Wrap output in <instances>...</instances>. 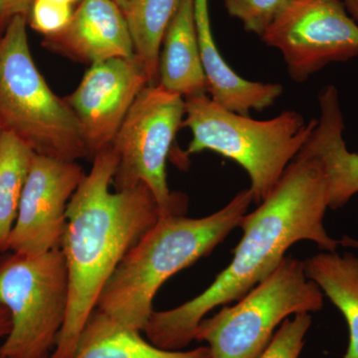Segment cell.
<instances>
[{"mask_svg":"<svg viewBox=\"0 0 358 358\" xmlns=\"http://www.w3.org/2000/svg\"><path fill=\"white\" fill-rule=\"evenodd\" d=\"M329 208L324 164L301 150L267 199L242 218L243 236L229 265L192 300L152 313L143 331L148 341L166 350L186 348L207 313L240 300L279 267L296 242L312 241L322 251L336 252L338 240L329 236L324 224Z\"/></svg>","mask_w":358,"mask_h":358,"instance_id":"1","label":"cell"},{"mask_svg":"<svg viewBox=\"0 0 358 358\" xmlns=\"http://www.w3.org/2000/svg\"><path fill=\"white\" fill-rule=\"evenodd\" d=\"M117 166L110 145L99 152L68 204L60 249L67 265L69 301L50 358H73L103 287L160 217L157 200L143 183L110 192Z\"/></svg>","mask_w":358,"mask_h":358,"instance_id":"2","label":"cell"},{"mask_svg":"<svg viewBox=\"0 0 358 358\" xmlns=\"http://www.w3.org/2000/svg\"><path fill=\"white\" fill-rule=\"evenodd\" d=\"M253 202L250 188L220 210L202 218L160 216L122 259L103 287L96 308L129 329L143 331L160 287L208 256L238 227Z\"/></svg>","mask_w":358,"mask_h":358,"instance_id":"3","label":"cell"},{"mask_svg":"<svg viewBox=\"0 0 358 358\" xmlns=\"http://www.w3.org/2000/svg\"><path fill=\"white\" fill-rule=\"evenodd\" d=\"M182 127L192 134L185 155L216 152L233 160L248 173L253 201H264L315 129L296 110L257 121L225 109L207 95L186 96Z\"/></svg>","mask_w":358,"mask_h":358,"instance_id":"4","label":"cell"},{"mask_svg":"<svg viewBox=\"0 0 358 358\" xmlns=\"http://www.w3.org/2000/svg\"><path fill=\"white\" fill-rule=\"evenodd\" d=\"M27 18L0 35V122L35 154L76 162L89 157L74 114L45 81L28 43Z\"/></svg>","mask_w":358,"mask_h":358,"instance_id":"5","label":"cell"},{"mask_svg":"<svg viewBox=\"0 0 358 358\" xmlns=\"http://www.w3.org/2000/svg\"><path fill=\"white\" fill-rule=\"evenodd\" d=\"M322 307L324 293L308 279L305 264L286 256L237 303L202 320L195 341L208 343L213 358H260L282 322Z\"/></svg>","mask_w":358,"mask_h":358,"instance_id":"6","label":"cell"},{"mask_svg":"<svg viewBox=\"0 0 358 358\" xmlns=\"http://www.w3.org/2000/svg\"><path fill=\"white\" fill-rule=\"evenodd\" d=\"M68 301L69 278L61 249L0 256V303L11 317L0 358L50 357Z\"/></svg>","mask_w":358,"mask_h":358,"instance_id":"7","label":"cell"},{"mask_svg":"<svg viewBox=\"0 0 358 358\" xmlns=\"http://www.w3.org/2000/svg\"><path fill=\"white\" fill-rule=\"evenodd\" d=\"M185 115L183 96L148 85L129 110L110 143L117 159L115 190L143 183L154 194L160 216L185 214L187 199L167 185L166 162Z\"/></svg>","mask_w":358,"mask_h":358,"instance_id":"8","label":"cell"},{"mask_svg":"<svg viewBox=\"0 0 358 358\" xmlns=\"http://www.w3.org/2000/svg\"><path fill=\"white\" fill-rule=\"evenodd\" d=\"M261 39L281 52L298 83L358 56V24L341 0H288Z\"/></svg>","mask_w":358,"mask_h":358,"instance_id":"9","label":"cell"},{"mask_svg":"<svg viewBox=\"0 0 358 358\" xmlns=\"http://www.w3.org/2000/svg\"><path fill=\"white\" fill-rule=\"evenodd\" d=\"M152 85L141 58H113L91 65L64 99L76 117L89 157L110 147L141 92Z\"/></svg>","mask_w":358,"mask_h":358,"instance_id":"10","label":"cell"},{"mask_svg":"<svg viewBox=\"0 0 358 358\" xmlns=\"http://www.w3.org/2000/svg\"><path fill=\"white\" fill-rule=\"evenodd\" d=\"M85 176L76 162L35 155L7 251L41 254L60 249L68 204Z\"/></svg>","mask_w":358,"mask_h":358,"instance_id":"11","label":"cell"},{"mask_svg":"<svg viewBox=\"0 0 358 358\" xmlns=\"http://www.w3.org/2000/svg\"><path fill=\"white\" fill-rule=\"evenodd\" d=\"M43 45L91 65L136 55L128 21L114 0H81L64 29L45 36Z\"/></svg>","mask_w":358,"mask_h":358,"instance_id":"12","label":"cell"},{"mask_svg":"<svg viewBox=\"0 0 358 358\" xmlns=\"http://www.w3.org/2000/svg\"><path fill=\"white\" fill-rule=\"evenodd\" d=\"M195 22L200 59L206 79L207 93L225 109L249 115L274 105L282 94L281 84L249 81L239 76L221 55L212 32L209 0H195Z\"/></svg>","mask_w":358,"mask_h":358,"instance_id":"13","label":"cell"},{"mask_svg":"<svg viewBox=\"0 0 358 358\" xmlns=\"http://www.w3.org/2000/svg\"><path fill=\"white\" fill-rule=\"evenodd\" d=\"M320 115L301 150L319 157L326 171L329 208L345 206L358 193V154L343 140L345 120L338 89L327 86L319 95Z\"/></svg>","mask_w":358,"mask_h":358,"instance_id":"14","label":"cell"},{"mask_svg":"<svg viewBox=\"0 0 358 358\" xmlns=\"http://www.w3.org/2000/svg\"><path fill=\"white\" fill-rule=\"evenodd\" d=\"M195 0H180L162 38L159 84L186 96L207 94L200 59L194 11Z\"/></svg>","mask_w":358,"mask_h":358,"instance_id":"15","label":"cell"},{"mask_svg":"<svg viewBox=\"0 0 358 358\" xmlns=\"http://www.w3.org/2000/svg\"><path fill=\"white\" fill-rule=\"evenodd\" d=\"M73 358H213L208 346L188 352L166 350L145 341L141 331L129 329L95 308L78 341Z\"/></svg>","mask_w":358,"mask_h":358,"instance_id":"16","label":"cell"},{"mask_svg":"<svg viewBox=\"0 0 358 358\" xmlns=\"http://www.w3.org/2000/svg\"><path fill=\"white\" fill-rule=\"evenodd\" d=\"M306 274L343 313L350 331L343 358H358V257L322 252L303 261Z\"/></svg>","mask_w":358,"mask_h":358,"instance_id":"17","label":"cell"},{"mask_svg":"<svg viewBox=\"0 0 358 358\" xmlns=\"http://www.w3.org/2000/svg\"><path fill=\"white\" fill-rule=\"evenodd\" d=\"M35 152L15 134L0 133V253L7 252L9 235Z\"/></svg>","mask_w":358,"mask_h":358,"instance_id":"18","label":"cell"},{"mask_svg":"<svg viewBox=\"0 0 358 358\" xmlns=\"http://www.w3.org/2000/svg\"><path fill=\"white\" fill-rule=\"evenodd\" d=\"M180 0H128L124 13L133 38L134 54L143 60L152 85L159 84L162 38Z\"/></svg>","mask_w":358,"mask_h":358,"instance_id":"19","label":"cell"},{"mask_svg":"<svg viewBox=\"0 0 358 358\" xmlns=\"http://www.w3.org/2000/svg\"><path fill=\"white\" fill-rule=\"evenodd\" d=\"M232 17L241 21L245 30L262 37L288 0H222Z\"/></svg>","mask_w":358,"mask_h":358,"instance_id":"20","label":"cell"},{"mask_svg":"<svg viewBox=\"0 0 358 358\" xmlns=\"http://www.w3.org/2000/svg\"><path fill=\"white\" fill-rule=\"evenodd\" d=\"M312 324L310 313H299L282 322L260 358H299Z\"/></svg>","mask_w":358,"mask_h":358,"instance_id":"21","label":"cell"},{"mask_svg":"<svg viewBox=\"0 0 358 358\" xmlns=\"http://www.w3.org/2000/svg\"><path fill=\"white\" fill-rule=\"evenodd\" d=\"M73 13L74 10L70 4L53 0H34L28 21L33 29L50 36L64 29Z\"/></svg>","mask_w":358,"mask_h":358,"instance_id":"22","label":"cell"},{"mask_svg":"<svg viewBox=\"0 0 358 358\" xmlns=\"http://www.w3.org/2000/svg\"><path fill=\"white\" fill-rule=\"evenodd\" d=\"M34 0H0V35L13 18H27Z\"/></svg>","mask_w":358,"mask_h":358,"instance_id":"23","label":"cell"},{"mask_svg":"<svg viewBox=\"0 0 358 358\" xmlns=\"http://www.w3.org/2000/svg\"><path fill=\"white\" fill-rule=\"evenodd\" d=\"M11 331V317L9 310L0 303V339L6 338Z\"/></svg>","mask_w":358,"mask_h":358,"instance_id":"24","label":"cell"},{"mask_svg":"<svg viewBox=\"0 0 358 358\" xmlns=\"http://www.w3.org/2000/svg\"><path fill=\"white\" fill-rule=\"evenodd\" d=\"M341 1L345 4L348 14L358 24V0H341Z\"/></svg>","mask_w":358,"mask_h":358,"instance_id":"25","label":"cell"},{"mask_svg":"<svg viewBox=\"0 0 358 358\" xmlns=\"http://www.w3.org/2000/svg\"><path fill=\"white\" fill-rule=\"evenodd\" d=\"M339 245L348 247V248H352L358 250V240L353 239L352 237L343 236L341 240H338Z\"/></svg>","mask_w":358,"mask_h":358,"instance_id":"26","label":"cell"},{"mask_svg":"<svg viewBox=\"0 0 358 358\" xmlns=\"http://www.w3.org/2000/svg\"><path fill=\"white\" fill-rule=\"evenodd\" d=\"M114 1L117 4V6L121 7L122 11H124V7H126L128 0H114Z\"/></svg>","mask_w":358,"mask_h":358,"instance_id":"27","label":"cell"},{"mask_svg":"<svg viewBox=\"0 0 358 358\" xmlns=\"http://www.w3.org/2000/svg\"><path fill=\"white\" fill-rule=\"evenodd\" d=\"M53 1L61 2V3L70 4V6H73V4L76 3V2L80 1V0H53Z\"/></svg>","mask_w":358,"mask_h":358,"instance_id":"28","label":"cell"},{"mask_svg":"<svg viewBox=\"0 0 358 358\" xmlns=\"http://www.w3.org/2000/svg\"><path fill=\"white\" fill-rule=\"evenodd\" d=\"M2 131H3V128H2L1 122H0V133H1Z\"/></svg>","mask_w":358,"mask_h":358,"instance_id":"29","label":"cell"},{"mask_svg":"<svg viewBox=\"0 0 358 358\" xmlns=\"http://www.w3.org/2000/svg\"><path fill=\"white\" fill-rule=\"evenodd\" d=\"M49 358H50V357H49Z\"/></svg>","mask_w":358,"mask_h":358,"instance_id":"30","label":"cell"}]
</instances>
